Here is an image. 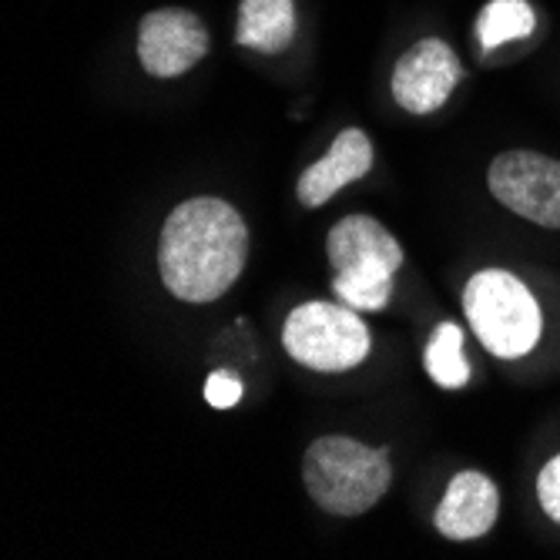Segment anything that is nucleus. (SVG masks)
<instances>
[{"mask_svg":"<svg viewBox=\"0 0 560 560\" xmlns=\"http://www.w3.org/2000/svg\"><path fill=\"white\" fill-rule=\"evenodd\" d=\"M295 37V4L292 0H242L235 40L248 50L279 55Z\"/></svg>","mask_w":560,"mask_h":560,"instance_id":"11","label":"nucleus"},{"mask_svg":"<svg viewBox=\"0 0 560 560\" xmlns=\"http://www.w3.org/2000/svg\"><path fill=\"white\" fill-rule=\"evenodd\" d=\"M464 68L453 47L440 37H427L413 44L393 68V97L402 112L433 115L446 105L453 88L460 84Z\"/></svg>","mask_w":560,"mask_h":560,"instance_id":"8","label":"nucleus"},{"mask_svg":"<svg viewBox=\"0 0 560 560\" xmlns=\"http://www.w3.org/2000/svg\"><path fill=\"white\" fill-rule=\"evenodd\" d=\"M370 168H373V141H370V135L360 131V128H346V131L336 135V141H332V148L326 151V155L299 175L295 195H299V201L305 209H319L339 188L352 185L355 178H363Z\"/></svg>","mask_w":560,"mask_h":560,"instance_id":"9","label":"nucleus"},{"mask_svg":"<svg viewBox=\"0 0 560 560\" xmlns=\"http://www.w3.org/2000/svg\"><path fill=\"white\" fill-rule=\"evenodd\" d=\"M493 198L514 215L560 229V162L540 151H503L487 172Z\"/></svg>","mask_w":560,"mask_h":560,"instance_id":"6","label":"nucleus"},{"mask_svg":"<svg viewBox=\"0 0 560 560\" xmlns=\"http://www.w3.org/2000/svg\"><path fill=\"white\" fill-rule=\"evenodd\" d=\"M282 346L295 363L316 373H346L370 355L373 336L346 302H302L282 326Z\"/></svg>","mask_w":560,"mask_h":560,"instance_id":"5","label":"nucleus"},{"mask_svg":"<svg viewBox=\"0 0 560 560\" xmlns=\"http://www.w3.org/2000/svg\"><path fill=\"white\" fill-rule=\"evenodd\" d=\"M326 252L336 272V295L355 313H380L389 302L393 276L402 266L396 235L373 215H346L332 225Z\"/></svg>","mask_w":560,"mask_h":560,"instance_id":"3","label":"nucleus"},{"mask_svg":"<svg viewBox=\"0 0 560 560\" xmlns=\"http://www.w3.org/2000/svg\"><path fill=\"white\" fill-rule=\"evenodd\" d=\"M537 500L544 506V514L560 524V456H553V460L540 470L537 477Z\"/></svg>","mask_w":560,"mask_h":560,"instance_id":"14","label":"nucleus"},{"mask_svg":"<svg viewBox=\"0 0 560 560\" xmlns=\"http://www.w3.org/2000/svg\"><path fill=\"white\" fill-rule=\"evenodd\" d=\"M427 373L443 389H460L470 380V366L464 360V329L456 323H440L427 346Z\"/></svg>","mask_w":560,"mask_h":560,"instance_id":"12","label":"nucleus"},{"mask_svg":"<svg viewBox=\"0 0 560 560\" xmlns=\"http://www.w3.org/2000/svg\"><path fill=\"white\" fill-rule=\"evenodd\" d=\"M464 313L477 339L500 360H521L540 339L544 319L534 292L503 269H483L467 282Z\"/></svg>","mask_w":560,"mask_h":560,"instance_id":"4","label":"nucleus"},{"mask_svg":"<svg viewBox=\"0 0 560 560\" xmlns=\"http://www.w3.org/2000/svg\"><path fill=\"white\" fill-rule=\"evenodd\" d=\"M302 480L326 514L360 517L383 500L393 470L386 450H373L349 436H323L305 450Z\"/></svg>","mask_w":560,"mask_h":560,"instance_id":"2","label":"nucleus"},{"mask_svg":"<svg viewBox=\"0 0 560 560\" xmlns=\"http://www.w3.org/2000/svg\"><path fill=\"white\" fill-rule=\"evenodd\" d=\"M500 514L497 483L480 470L456 474L436 506V530L450 540H477L490 534Z\"/></svg>","mask_w":560,"mask_h":560,"instance_id":"10","label":"nucleus"},{"mask_svg":"<svg viewBox=\"0 0 560 560\" xmlns=\"http://www.w3.org/2000/svg\"><path fill=\"white\" fill-rule=\"evenodd\" d=\"M534 11L527 0H490L477 18V37L483 50H493L506 40L534 34Z\"/></svg>","mask_w":560,"mask_h":560,"instance_id":"13","label":"nucleus"},{"mask_svg":"<svg viewBox=\"0 0 560 560\" xmlns=\"http://www.w3.org/2000/svg\"><path fill=\"white\" fill-rule=\"evenodd\" d=\"M209 31L185 8H162L138 24V58L151 78H178L209 55Z\"/></svg>","mask_w":560,"mask_h":560,"instance_id":"7","label":"nucleus"},{"mask_svg":"<svg viewBox=\"0 0 560 560\" xmlns=\"http://www.w3.org/2000/svg\"><path fill=\"white\" fill-rule=\"evenodd\" d=\"M206 399H209V406H215V410H232V406L242 399V383H238V376L229 373V370L212 373L209 383H206Z\"/></svg>","mask_w":560,"mask_h":560,"instance_id":"15","label":"nucleus"},{"mask_svg":"<svg viewBox=\"0 0 560 560\" xmlns=\"http://www.w3.org/2000/svg\"><path fill=\"white\" fill-rule=\"evenodd\" d=\"M248 229L222 198H188L172 209L159 238V272L182 302H215L242 276Z\"/></svg>","mask_w":560,"mask_h":560,"instance_id":"1","label":"nucleus"}]
</instances>
